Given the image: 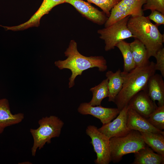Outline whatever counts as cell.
Returning a JSON list of instances; mask_svg holds the SVG:
<instances>
[{"label": "cell", "instance_id": "6da1fadb", "mask_svg": "<svg viewBox=\"0 0 164 164\" xmlns=\"http://www.w3.org/2000/svg\"><path fill=\"white\" fill-rule=\"evenodd\" d=\"M64 54L67 59L56 61L55 64L60 70L67 69L71 70L72 74L69 79V88L73 87L76 77L81 75L84 70L94 67L98 68L101 72L107 69V61L103 56L87 57L83 55L78 51L77 43L73 40L70 41Z\"/></svg>", "mask_w": 164, "mask_h": 164}, {"label": "cell", "instance_id": "7a4b0ae2", "mask_svg": "<svg viewBox=\"0 0 164 164\" xmlns=\"http://www.w3.org/2000/svg\"><path fill=\"white\" fill-rule=\"evenodd\" d=\"M155 65L153 61L150 62L145 66L136 67L129 72H121L123 86L114 102L120 111L136 94L142 91H146L148 80L155 73Z\"/></svg>", "mask_w": 164, "mask_h": 164}, {"label": "cell", "instance_id": "3957f363", "mask_svg": "<svg viewBox=\"0 0 164 164\" xmlns=\"http://www.w3.org/2000/svg\"><path fill=\"white\" fill-rule=\"evenodd\" d=\"M132 34L145 46L148 57L154 56L157 52L163 47L164 34L159 32L158 26L153 24L144 15L131 16L127 24Z\"/></svg>", "mask_w": 164, "mask_h": 164}, {"label": "cell", "instance_id": "277c9868", "mask_svg": "<svg viewBox=\"0 0 164 164\" xmlns=\"http://www.w3.org/2000/svg\"><path fill=\"white\" fill-rule=\"evenodd\" d=\"M111 161L114 163L119 162L125 155L135 153L146 145L140 132L131 130L126 135L109 139Z\"/></svg>", "mask_w": 164, "mask_h": 164}, {"label": "cell", "instance_id": "5b68a950", "mask_svg": "<svg viewBox=\"0 0 164 164\" xmlns=\"http://www.w3.org/2000/svg\"><path fill=\"white\" fill-rule=\"evenodd\" d=\"M38 123L39 126L38 128L30 129L34 140L32 148L33 156L35 155L37 149H41L46 143H50L52 138L60 136L64 124L58 117L53 115L42 118Z\"/></svg>", "mask_w": 164, "mask_h": 164}, {"label": "cell", "instance_id": "8992f818", "mask_svg": "<svg viewBox=\"0 0 164 164\" xmlns=\"http://www.w3.org/2000/svg\"><path fill=\"white\" fill-rule=\"evenodd\" d=\"M131 16H127L108 27L98 30L97 32L100 35V38L104 41L106 51L114 49L118 43L125 39L135 38L127 26Z\"/></svg>", "mask_w": 164, "mask_h": 164}, {"label": "cell", "instance_id": "52a82bcc", "mask_svg": "<svg viewBox=\"0 0 164 164\" xmlns=\"http://www.w3.org/2000/svg\"><path fill=\"white\" fill-rule=\"evenodd\" d=\"M146 0H121L111 10L104 27L127 16L144 15L143 6Z\"/></svg>", "mask_w": 164, "mask_h": 164}, {"label": "cell", "instance_id": "ba28073f", "mask_svg": "<svg viewBox=\"0 0 164 164\" xmlns=\"http://www.w3.org/2000/svg\"><path fill=\"white\" fill-rule=\"evenodd\" d=\"M86 132L91 139V143L96 154L97 159L94 161L95 163L108 164L111 161L109 139L94 125L88 126Z\"/></svg>", "mask_w": 164, "mask_h": 164}, {"label": "cell", "instance_id": "9c48e42d", "mask_svg": "<svg viewBox=\"0 0 164 164\" xmlns=\"http://www.w3.org/2000/svg\"><path fill=\"white\" fill-rule=\"evenodd\" d=\"M65 0H43L40 7L29 19L19 25L12 26H2L6 30L19 31L33 27H38L41 18L48 14L54 7L65 3Z\"/></svg>", "mask_w": 164, "mask_h": 164}, {"label": "cell", "instance_id": "30bf717a", "mask_svg": "<svg viewBox=\"0 0 164 164\" xmlns=\"http://www.w3.org/2000/svg\"><path fill=\"white\" fill-rule=\"evenodd\" d=\"M128 108V105L121 111L118 116L112 121L104 125L98 130L105 135L109 139L125 135L131 130L127 125V112Z\"/></svg>", "mask_w": 164, "mask_h": 164}, {"label": "cell", "instance_id": "8fae6325", "mask_svg": "<svg viewBox=\"0 0 164 164\" xmlns=\"http://www.w3.org/2000/svg\"><path fill=\"white\" fill-rule=\"evenodd\" d=\"M65 3L71 5L83 16L98 25L104 24L108 19L103 11H99L89 3L82 0H65Z\"/></svg>", "mask_w": 164, "mask_h": 164}, {"label": "cell", "instance_id": "7c38bea8", "mask_svg": "<svg viewBox=\"0 0 164 164\" xmlns=\"http://www.w3.org/2000/svg\"><path fill=\"white\" fill-rule=\"evenodd\" d=\"M77 111L82 115H91L98 118L103 125L111 121L120 112L117 108H105L101 105L92 106L86 102L80 104Z\"/></svg>", "mask_w": 164, "mask_h": 164}, {"label": "cell", "instance_id": "4fadbf2b", "mask_svg": "<svg viewBox=\"0 0 164 164\" xmlns=\"http://www.w3.org/2000/svg\"><path fill=\"white\" fill-rule=\"evenodd\" d=\"M128 106L146 119L158 106L145 91H141L135 95L130 100Z\"/></svg>", "mask_w": 164, "mask_h": 164}, {"label": "cell", "instance_id": "5bb4252c", "mask_svg": "<svg viewBox=\"0 0 164 164\" xmlns=\"http://www.w3.org/2000/svg\"><path fill=\"white\" fill-rule=\"evenodd\" d=\"M127 125L130 130H136L140 132H151L164 135V131L155 128L149 122L146 118L129 108L127 112Z\"/></svg>", "mask_w": 164, "mask_h": 164}, {"label": "cell", "instance_id": "9a60e30c", "mask_svg": "<svg viewBox=\"0 0 164 164\" xmlns=\"http://www.w3.org/2000/svg\"><path fill=\"white\" fill-rule=\"evenodd\" d=\"M163 77L155 73L149 79L146 92L154 102L158 101V106L164 105V81Z\"/></svg>", "mask_w": 164, "mask_h": 164}, {"label": "cell", "instance_id": "2e32d148", "mask_svg": "<svg viewBox=\"0 0 164 164\" xmlns=\"http://www.w3.org/2000/svg\"><path fill=\"white\" fill-rule=\"evenodd\" d=\"M24 118L22 113L12 114L7 99H0V134L3 132L5 128L19 123Z\"/></svg>", "mask_w": 164, "mask_h": 164}, {"label": "cell", "instance_id": "e0dca14e", "mask_svg": "<svg viewBox=\"0 0 164 164\" xmlns=\"http://www.w3.org/2000/svg\"><path fill=\"white\" fill-rule=\"evenodd\" d=\"M135 159L132 164H163L164 156L155 153L146 145L134 153Z\"/></svg>", "mask_w": 164, "mask_h": 164}, {"label": "cell", "instance_id": "ac0fdd59", "mask_svg": "<svg viewBox=\"0 0 164 164\" xmlns=\"http://www.w3.org/2000/svg\"><path fill=\"white\" fill-rule=\"evenodd\" d=\"M121 72V70L118 69L115 72L108 70L106 73V76L108 79V97L109 102H114L116 97L122 88L123 79Z\"/></svg>", "mask_w": 164, "mask_h": 164}, {"label": "cell", "instance_id": "d6986e66", "mask_svg": "<svg viewBox=\"0 0 164 164\" xmlns=\"http://www.w3.org/2000/svg\"><path fill=\"white\" fill-rule=\"evenodd\" d=\"M130 46L136 67L143 66L150 62L146 49L139 40L135 38L134 40L130 43Z\"/></svg>", "mask_w": 164, "mask_h": 164}, {"label": "cell", "instance_id": "ffe728a7", "mask_svg": "<svg viewBox=\"0 0 164 164\" xmlns=\"http://www.w3.org/2000/svg\"><path fill=\"white\" fill-rule=\"evenodd\" d=\"M140 132L147 145L157 153L164 156V135L151 132Z\"/></svg>", "mask_w": 164, "mask_h": 164}, {"label": "cell", "instance_id": "44dd1931", "mask_svg": "<svg viewBox=\"0 0 164 164\" xmlns=\"http://www.w3.org/2000/svg\"><path fill=\"white\" fill-rule=\"evenodd\" d=\"M121 51L123 58V72H128L136 67L132 55L131 50L130 43L122 40L116 46Z\"/></svg>", "mask_w": 164, "mask_h": 164}, {"label": "cell", "instance_id": "7402d4cb", "mask_svg": "<svg viewBox=\"0 0 164 164\" xmlns=\"http://www.w3.org/2000/svg\"><path fill=\"white\" fill-rule=\"evenodd\" d=\"M90 91L92 93L93 97L88 103L92 106L101 105L102 100L108 96V78L103 80L97 86L91 88Z\"/></svg>", "mask_w": 164, "mask_h": 164}, {"label": "cell", "instance_id": "603a6c76", "mask_svg": "<svg viewBox=\"0 0 164 164\" xmlns=\"http://www.w3.org/2000/svg\"><path fill=\"white\" fill-rule=\"evenodd\" d=\"M146 119L155 128L160 130H163L164 105L158 106Z\"/></svg>", "mask_w": 164, "mask_h": 164}, {"label": "cell", "instance_id": "cb8c5ba5", "mask_svg": "<svg viewBox=\"0 0 164 164\" xmlns=\"http://www.w3.org/2000/svg\"><path fill=\"white\" fill-rule=\"evenodd\" d=\"M143 10V11L155 10L164 14V0H146Z\"/></svg>", "mask_w": 164, "mask_h": 164}, {"label": "cell", "instance_id": "d4e9b609", "mask_svg": "<svg viewBox=\"0 0 164 164\" xmlns=\"http://www.w3.org/2000/svg\"><path fill=\"white\" fill-rule=\"evenodd\" d=\"M156 59L155 68L156 70L160 71L162 76L164 77V48L159 49L154 56Z\"/></svg>", "mask_w": 164, "mask_h": 164}, {"label": "cell", "instance_id": "484cf974", "mask_svg": "<svg viewBox=\"0 0 164 164\" xmlns=\"http://www.w3.org/2000/svg\"><path fill=\"white\" fill-rule=\"evenodd\" d=\"M150 14L147 16L148 19L154 22L157 26L164 24V14L159 11L153 10H151Z\"/></svg>", "mask_w": 164, "mask_h": 164}]
</instances>
